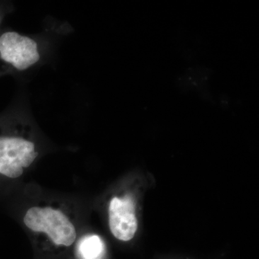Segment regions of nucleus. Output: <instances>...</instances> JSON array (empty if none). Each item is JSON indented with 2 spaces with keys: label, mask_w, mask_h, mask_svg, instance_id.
<instances>
[{
  "label": "nucleus",
  "mask_w": 259,
  "mask_h": 259,
  "mask_svg": "<svg viewBox=\"0 0 259 259\" xmlns=\"http://www.w3.org/2000/svg\"><path fill=\"white\" fill-rule=\"evenodd\" d=\"M23 223L45 255H58L71 249L77 240V229L66 209L54 204L32 206L24 214Z\"/></svg>",
  "instance_id": "f257e3e1"
},
{
  "label": "nucleus",
  "mask_w": 259,
  "mask_h": 259,
  "mask_svg": "<svg viewBox=\"0 0 259 259\" xmlns=\"http://www.w3.org/2000/svg\"><path fill=\"white\" fill-rule=\"evenodd\" d=\"M40 156L38 144L28 120L18 121L8 131L0 133V176L18 180Z\"/></svg>",
  "instance_id": "f03ea898"
},
{
  "label": "nucleus",
  "mask_w": 259,
  "mask_h": 259,
  "mask_svg": "<svg viewBox=\"0 0 259 259\" xmlns=\"http://www.w3.org/2000/svg\"><path fill=\"white\" fill-rule=\"evenodd\" d=\"M109 226L112 234L121 241L132 240L138 230L136 202L132 194L114 197L108 207Z\"/></svg>",
  "instance_id": "7ed1b4c3"
},
{
  "label": "nucleus",
  "mask_w": 259,
  "mask_h": 259,
  "mask_svg": "<svg viewBox=\"0 0 259 259\" xmlns=\"http://www.w3.org/2000/svg\"><path fill=\"white\" fill-rule=\"evenodd\" d=\"M76 259H104L105 245L97 235H87L76 243Z\"/></svg>",
  "instance_id": "20e7f679"
},
{
  "label": "nucleus",
  "mask_w": 259,
  "mask_h": 259,
  "mask_svg": "<svg viewBox=\"0 0 259 259\" xmlns=\"http://www.w3.org/2000/svg\"><path fill=\"white\" fill-rule=\"evenodd\" d=\"M0 23H1V17H0Z\"/></svg>",
  "instance_id": "39448f33"
}]
</instances>
